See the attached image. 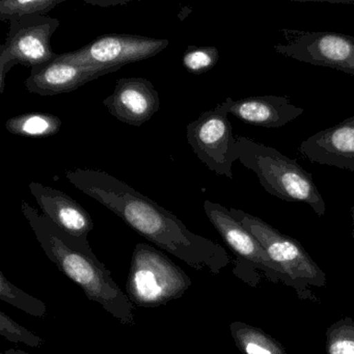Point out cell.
Wrapping results in <instances>:
<instances>
[{
  "label": "cell",
  "instance_id": "obj_4",
  "mask_svg": "<svg viewBox=\"0 0 354 354\" xmlns=\"http://www.w3.org/2000/svg\"><path fill=\"white\" fill-rule=\"evenodd\" d=\"M192 279L167 254L147 243L132 252L126 294L134 306L153 308L183 297Z\"/></svg>",
  "mask_w": 354,
  "mask_h": 354
},
{
  "label": "cell",
  "instance_id": "obj_24",
  "mask_svg": "<svg viewBox=\"0 0 354 354\" xmlns=\"http://www.w3.org/2000/svg\"><path fill=\"white\" fill-rule=\"evenodd\" d=\"M1 354H32L28 353V352L22 351V350H17V349H9L6 350V351H3Z\"/></svg>",
  "mask_w": 354,
  "mask_h": 354
},
{
  "label": "cell",
  "instance_id": "obj_22",
  "mask_svg": "<svg viewBox=\"0 0 354 354\" xmlns=\"http://www.w3.org/2000/svg\"><path fill=\"white\" fill-rule=\"evenodd\" d=\"M0 335L12 343H24L30 347L40 348L45 344L42 337L14 321L5 312H0Z\"/></svg>",
  "mask_w": 354,
  "mask_h": 354
},
{
  "label": "cell",
  "instance_id": "obj_7",
  "mask_svg": "<svg viewBox=\"0 0 354 354\" xmlns=\"http://www.w3.org/2000/svg\"><path fill=\"white\" fill-rule=\"evenodd\" d=\"M223 103L188 124L186 138L194 154L216 175L233 179V163L239 158L237 138Z\"/></svg>",
  "mask_w": 354,
  "mask_h": 354
},
{
  "label": "cell",
  "instance_id": "obj_13",
  "mask_svg": "<svg viewBox=\"0 0 354 354\" xmlns=\"http://www.w3.org/2000/svg\"><path fill=\"white\" fill-rule=\"evenodd\" d=\"M299 153L312 162L354 171V115L306 138Z\"/></svg>",
  "mask_w": 354,
  "mask_h": 354
},
{
  "label": "cell",
  "instance_id": "obj_8",
  "mask_svg": "<svg viewBox=\"0 0 354 354\" xmlns=\"http://www.w3.org/2000/svg\"><path fill=\"white\" fill-rule=\"evenodd\" d=\"M169 44V41L163 39L109 34L98 37L78 50L61 53L59 57L76 65L118 71L124 66L155 57Z\"/></svg>",
  "mask_w": 354,
  "mask_h": 354
},
{
  "label": "cell",
  "instance_id": "obj_25",
  "mask_svg": "<svg viewBox=\"0 0 354 354\" xmlns=\"http://www.w3.org/2000/svg\"><path fill=\"white\" fill-rule=\"evenodd\" d=\"M351 218H352V235H353L354 239V205L351 208Z\"/></svg>",
  "mask_w": 354,
  "mask_h": 354
},
{
  "label": "cell",
  "instance_id": "obj_15",
  "mask_svg": "<svg viewBox=\"0 0 354 354\" xmlns=\"http://www.w3.org/2000/svg\"><path fill=\"white\" fill-rule=\"evenodd\" d=\"M229 115L265 128H281L304 113V109L291 104L289 99L279 96H259L223 102Z\"/></svg>",
  "mask_w": 354,
  "mask_h": 354
},
{
  "label": "cell",
  "instance_id": "obj_11",
  "mask_svg": "<svg viewBox=\"0 0 354 354\" xmlns=\"http://www.w3.org/2000/svg\"><path fill=\"white\" fill-rule=\"evenodd\" d=\"M103 104L122 123L140 127L159 111L160 99L152 82L146 78H120Z\"/></svg>",
  "mask_w": 354,
  "mask_h": 354
},
{
  "label": "cell",
  "instance_id": "obj_16",
  "mask_svg": "<svg viewBox=\"0 0 354 354\" xmlns=\"http://www.w3.org/2000/svg\"><path fill=\"white\" fill-rule=\"evenodd\" d=\"M230 331L238 349L243 354H288L279 341L258 327L234 321L230 324Z\"/></svg>",
  "mask_w": 354,
  "mask_h": 354
},
{
  "label": "cell",
  "instance_id": "obj_18",
  "mask_svg": "<svg viewBox=\"0 0 354 354\" xmlns=\"http://www.w3.org/2000/svg\"><path fill=\"white\" fill-rule=\"evenodd\" d=\"M0 300L19 308L30 316L41 319L46 317V304L14 285L6 277L3 271H0Z\"/></svg>",
  "mask_w": 354,
  "mask_h": 354
},
{
  "label": "cell",
  "instance_id": "obj_19",
  "mask_svg": "<svg viewBox=\"0 0 354 354\" xmlns=\"http://www.w3.org/2000/svg\"><path fill=\"white\" fill-rule=\"evenodd\" d=\"M64 0H3L0 1V20L24 16H47Z\"/></svg>",
  "mask_w": 354,
  "mask_h": 354
},
{
  "label": "cell",
  "instance_id": "obj_9",
  "mask_svg": "<svg viewBox=\"0 0 354 354\" xmlns=\"http://www.w3.org/2000/svg\"><path fill=\"white\" fill-rule=\"evenodd\" d=\"M285 44L273 46L283 57L354 76V37L339 32L281 30Z\"/></svg>",
  "mask_w": 354,
  "mask_h": 354
},
{
  "label": "cell",
  "instance_id": "obj_6",
  "mask_svg": "<svg viewBox=\"0 0 354 354\" xmlns=\"http://www.w3.org/2000/svg\"><path fill=\"white\" fill-rule=\"evenodd\" d=\"M5 44L0 47V94L5 92L6 78L16 65L30 69L48 63L57 57L51 38L59 26V20L49 16H24L9 20Z\"/></svg>",
  "mask_w": 354,
  "mask_h": 354
},
{
  "label": "cell",
  "instance_id": "obj_5",
  "mask_svg": "<svg viewBox=\"0 0 354 354\" xmlns=\"http://www.w3.org/2000/svg\"><path fill=\"white\" fill-rule=\"evenodd\" d=\"M229 210L257 238L271 260L281 267L291 285L295 287L310 285L318 288L326 286V275L297 240L281 233L254 215L236 208Z\"/></svg>",
  "mask_w": 354,
  "mask_h": 354
},
{
  "label": "cell",
  "instance_id": "obj_10",
  "mask_svg": "<svg viewBox=\"0 0 354 354\" xmlns=\"http://www.w3.org/2000/svg\"><path fill=\"white\" fill-rule=\"evenodd\" d=\"M204 210L225 243L237 256L238 262L248 263L252 266L265 268L279 275V279L288 285H291V281L283 274L281 267L271 260L260 242L231 214L229 209L206 200Z\"/></svg>",
  "mask_w": 354,
  "mask_h": 354
},
{
  "label": "cell",
  "instance_id": "obj_17",
  "mask_svg": "<svg viewBox=\"0 0 354 354\" xmlns=\"http://www.w3.org/2000/svg\"><path fill=\"white\" fill-rule=\"evenodd\" d=\"M8 131L24 138H50L59 133L62 120L46 113H30L16 115L6 122Z\"/></svg>",
  "mask_w": 354,
  "mask_h": 354
},
{
  "label": "cell",
  "instance_id": "obj_21",
  "mask_svg": "<svg viewBox=\"0 0 354 354\" xmlns=\"http://www.w3.org/2000/svg\"><path fill=\"white\" fill-rule=\"evenodd\" d=\"M218 59V49L215 47L188 46L182 62L189 73L198 75L210 71Z\"/></svg>",
  "mask_w": 354,
  "mask_h": 354
},
{
  "label": "cell",
  "instance_id": "obj_23",
  "mask_svg": "<svg viewBox=\"0 0 354 354\" xmlns=\"http://www.w3.org/2000/svg\"><path fill=\"white\" fill-rule=\"evenodd\" d=\"M86 3H91V5L95 6H102V7H111V6H118V5H125L128 1H109V3H102V1H88V0H86Z\"/></svg>",
  "mask_w": 354,
  "mask_h": 354
},
{
  "label": "cell",
  "instance_id": "obj_20",
  "mask_svg": "<svg viewBox=\"0 0 354 354\" xmlns=\"http://www.w3.org/2000/svg\"><path fill=\"white\" fill-rule=\"evenodd\" d=\"M327 354H354V320L344 317L326 329Z\"/></svg>",
  "mask_w": 354,
  "mask_h": 354
},
{
  "label": "cell",
  "instance_id": "obj_2",
  "mask_svg": "<svg viewBox=\"0 0 354 354\" xmlns=\"http://www.w3.org/2000/svg\"><path fill=\"white\" fill-rule=\"evenodd\" d=\"M21 210L45 254L57 269L122 324L136 325V306L97 258L88 238L66 233L26 201L21 202Z\"/></svg>",
  "mask_w": 354,
  "mask_h": 354
},
{
  "label": "cell",
  "instance_id": "obj_14",
  "mask_svg": "<svg viewBox=\"0 0 354 354\" xmlns=\"http://www.w3.org/2000/svg\"><path fill=\"white\" fill-rule=\"evenodd\" d=\"M28 187L44 216L70 235L88 238L94 229V221L80 203L62 190L39 182H32Z\"/></svg>",
  "mask_w": 354,
  "mask_h": 354
},
{
  "label": "cell",
  "instance_id": "obj_3",
  "mask_svg": "<svg viewBox=\"0 0 354 354\" xmlns=\"http://www.w3.org/2000/svg\"><path fill=\"white\" fill-rule=\"evenodd\" d=\"M236 138L238 160L256 173L261 185L269 194L286 202L306 203L318 216H324L326 205L323 196L312 175L297 161L250 138Z\"/></svg>",
  "mask_w": 354,
  "mask_h": 354
},
{
  "label": "cell",
  "instance_id": "obj_12",
  "mask_svg": "<svg viewBox=\"0 0 354 354\" xmlns=\"http://www.w3.org/2000/svg\"><path fill=\"white\" fill-rule=\"evenodd\" d=\"M113 72L115 70L76 65L61 59L59 55H57L48 63L32 68L30 76L24 84L30 93L40 96H55L73 92L88 82Z\"/></svg>",
  "mask_w": 354,
  "mask_h": 354
},
{
  "label": "cell",
  "instance_id": "obj_1",
  "mask_svg": "<svg viewBox=\"0 0 354 354\" xmlns=\"http://www.w3.org/2000/svg\"><path fill=\"white\" fill-rule=\"evenodd\" d=\"M80 192L100 203L123 219L151 243L196 270L208 269L217 274L229 264L225 248L187 229L171 211L113 177L95 169H76L66 173Z\"/></svg>",
  "mask_w": 354,
  "mask_h": 354
}]
</instances>
